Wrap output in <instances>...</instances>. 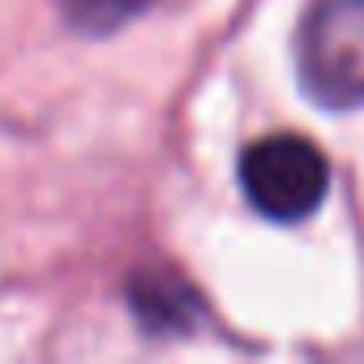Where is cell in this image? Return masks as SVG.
I'll use <instances>...</instances> for the list:
<instances>
[{
	"label": "cell",
	"instance_id": "6da1fadb",
	"mask_svg": "<svg viewBox=\"0 0 364 364\" xmlns=\"http://www.w3.org/2000/svg\"><path fill=\"white\" fill-rule=\"evenodd\" d=\"M296 69L304 95L330 112L364 103V0H313L296 35Z\"/></svg>",
	"mask_w": 364,
	"mask_h": 364
},
{
	"label": "cell",
	"instance_id": "7a4b0ae2",
	"mask_svg": "<svg viewBox=\"0 0 364 364\" xmlns=\"http://www.w3.org/2000/svg\"><path fill=\"white\" fill-rule=\"evenodd\" d=\"M240 185L257 215L274 223H300L317 215L330 193V163L313 141L274 133L240 154Z\"/></svg>",
	"mask_w": 364,
	"mask_h": 364
},
{
	"label": "cell",
	"instance_id": "3957f363",
	"mask_svg": "<svg viewBox=\"0 0 364 364\" xmlns=\"http://www.w3.org/2000/svg\"><path fill=\"white\" fill-rule=\"evenodd\" d=\"M133 313L154 334H171V330H185L198 317V300L180 279L159 274V279H137L133 283Z\"/></svg>",
	"mask_w": 364,
	"mask_h": 364
},
{
	"label": "cell",
	"instance_id": "277c9868",
	"mask_svg": "<svg viewBox=\"0 0 364 364\" xmlns=\"http://www.w3.org/2000/svg\"><path fill=\"white\" fill-rule=\"evenodd\" d=\"M56 5H60V18L73 31H82V35H112L124 22L141 18L154 0H56Z\"/></svg>",
	"mask_w": 364,
	"mask_h": 364
}]
</instances>
